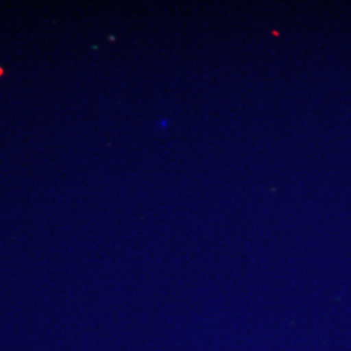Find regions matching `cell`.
I'll return each mask as SVG.
<instances>
[{
  "instance_id": "cell-1",
  "label": "cell",
  "mask_w": 351,
  "mask_h": 351,
  "mask_svg": "<svg viewBox=\"0 0 351 351\" xmlns=\"http://www.w3.org/2000/svg\"><path fill=\"white\" fill-rule=\"evenodd\" d=\"M0 75H1V69H0Z\"/></svg>"
}]
</instances>
